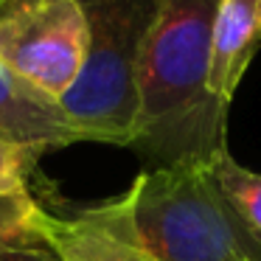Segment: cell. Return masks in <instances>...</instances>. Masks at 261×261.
I'll use <instances>...</instances> for the list:
<instances>
[{"mask_svg": "<svg viewBox=\"0 0 261 261\" xmlns=\"http://www.w3.org/2000/svg\"><path fill=\"white\" fill-rule=\"evenodd\" d=\"M0 141L62 149L87 143L57 98L40 93L0 62Z\"/></svg>", "mask_w": 261, "mask_h": 261, "instance_id": "obj_6", "label": "cell"}, {"mask_svg": "<svg viewBox=\"0 0 261 261\" xmlns=\"http://www.w3.org/2000/svg\"><path fill=\"white\" fill-rule=\"evenodd\" d=\"M211 169H214L216 186L222 188L225 199L242 216L244 225L261 239V174L236 163L227 146L211 158Z\"/></svg>", "mask_w": 261, "mask_h": 261, "instance_id": "obj_9", "label": "cell"}, {"mask_svg": "<svg viewBox=\"0 0 261 261\" xmlns=\"http://www.w3.org/2000/svg\"><path fill=\"white\" fill-rule=\"evenodd\" d=\"M129 197L138 236L158 261H261V239L225 199L211 160L146 169Z\"/></svg>", "mask_w": 261, "mask_h": 261, "instance_id": "obj_2", "label": "cell"}, {"mask_svg": "<svg viewBox=\"0 0 261 261\" xmlns=\"http://www.w3.org/2000/svg\"><path fill=\"white\" fill-rule=\"evenodd\" d=\"M40 233L57 261H158L138 236L129 188L73 216H54L45 211Z\"/></svg>", "mask_w": 261, "mask_h": 261, "instance_id": "obj_5", "label": "cell"}, {"mask_svg": "<svg viewBox=\"0 0 261 261\" xmlns=\"http://www.w3.org/2000/svg\"><path fill=\"white\" fill-rule=\"evenodd\" d=\"M87 29L79 79L59 107L87 143L132 146L138 124V70L163 0H76Z\"/></svg>", "mask_w": 261, "mask_h": 261, "instance_id": "obj_3", "label": "cell"}, {"mask_svg": "<svg viewBox=\"0 0 261 261\" xmlns=\"http://www.w3.org/2000/svg\"><path fill=\"white\" fill-rule=\"evenodd\" d=\"M42 216L45 208H40L29 191L0 194V261L40 255L37 247H45L40 233Z\"/></svg>", "mask_w": 261, "mask_h": 261, "instance_id": "obj_8", "label": "cell"}, {"mask_svg": "<svg viewBox=\"0 0 261 261\" xmlns=\"http://www.w3.org/2000/svg\"><path fill=\"white\" fill-rule=\"evenodd\" d=\"M87 29L76 0H0V62L51 98L79 79Z\"/></svg>", "mask_w": 261, "mask_h": 261, "instance_id": "obj_4", "label": "cell"}, {"mask_svg": "<svg viewBox=\"0 0 261 261\" xmlns=\"http://www.w3.org/2000/svg\"><path fill=\"white\" fill-rule=\"evenodd\" d=\"M9 261H12V258H9ZM34 261H42V255H40V258H34Z\"/></svg>", "mask_w": 261, "mask_h": 261, "instance_id": "obj_11", "label": "cell"}, {"mask_svg": "<svg viewBox=\"0 0 261 261\" xmlns=\"http://www.w3.org/2000/svg\"><path fill=\"white\" fill-rule=\"evenodd\" d=\"M258 48L261 0H219L208 73V87L219 104L230 107Z\"/></svg>", "mask_w": 261, "mask_h": 261, "instance_id": "obj_7", "label": "cell"}, {"mask_svg": "<svg viewBox=\"0 0 261 261\" xmlns=\"http://www.w3.org/2000/svg\"><path fill=\"white\" fill-rule=\"evenodd\" d=\"M219 0H163L138 70L132 146L152 169L211 160L227 146V107L208 87Z\"/></svg>", "mask_w": 261, "mask_h": 261, "instance_id": "obj_1", "label": "cell"}, {"mask_svg": "<svg viewBox=\"0 0 261 261\" xmlns=\"http://www.w3.org/2000/svg\"><path fill=\"white\" fill-rule=\"evenodd\" d=\"M45 152L48 149L31 146V143L0 141V194L25 191V177Z\"/></svg>", "mask_w": 261, "mask_h": 261, "instance_id": "obj_10", "label": "cell"}]
</instances>
